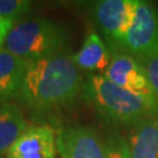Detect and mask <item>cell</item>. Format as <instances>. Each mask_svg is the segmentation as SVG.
I'll use <instances>...</instances> for the list:
<instances>
[{
    "mask_svg": "<svg viewBox=\"0 0 158 158\" xmlns=\"http://www.w3.org/2000/svg\"><path fill=\"white\" fill-rule=\"evenodd\" d=\"M85 82L68 52L26 62L18 101L35 117L64 110L83 95Z\"/></svg>",
    "mask_w": 158,
    "mask_h": 158,
    "instance_id": "cell-1",
    "label": "cell"
},
{
    "mask_svg": "<svg viewBox=\"0 0 158 158\" xmlns=\"http://www.w3.org/2000/svg\"><path fill=\"white\" fill-rule=\"evenodd\" d=\"M100 114L113 124L134 127L148 117L158 116L155 96L137 95L114 85L103 74L90 75L85 82L83 95Z\"/></svg>",
    "mask_w": 158,
    "mask_h": 158,
    "instance_id": "cell-2",
    "label": "cell"
},
{
    "mask_svg": "<svg viewBox=\"0 0 158 158\" xmlns=\"http://www.w3.org/2000/svg\"><path fill=\"white\" fill-rule=\"evenodd\" d=\"M68 47L69 34L66 27L46 18L15 23L4 44L6 51L25 62L68 52Z\"/></svg>",
    "mask_w": 158,
    "mask_h": 158,
    "instance_id": "cell-3",
    "label": "cell"
},
{
    "mask_svg": "<svg viewBox=\"0 0 158 158\" xmlns=\"http://www.w3.org/2000/svg\"><path fill=\"white\" fill-rule=\"evenodd\" d=\"M113 52H122L139 63L158 54V13L148 1L138 0L134 23Z\"/></svg>",
    "mask_w": 158,
    "mask_h": 158,
    "instance_id": "cell-4",
    "label": "cell"
},
{
    "mask_svg": "<svg viewBox=\"0 0 158 158\" xmlns=\"http://www.w3.org/2000/svg\"><path fill=\"white\" fill-rule=\"evenodd\" d=\"M138 0H102L94 5L93 17L109 42L111 51L128 33L134 23Z\"/></svg>",
    "mask_w": 158,
    "mask_h": 158,
    "instance_id": "cell-5",
    "label": "cell"
},
{
    "mask_svg": "<svg viewBox=\"0 0 158 158\" xmlns=\"http://www.w3.org/2000/svg\"><path fill=\"white\" fill-rule=\"evenodd\" d=\"M56 150L61 158H108L106 143L98 132L83 125L62 127L57 130Z\"/></svg>",
    "mask_w": 158,
    "mask_h": 158,
    "instance_id": "cell-6",
    "label": "cell"
},
{
    "mask_svg": "<svg viewBox=\"0 0 158 158\" xmlns=\"http://www.w3.org/2000/svg\"><path fill=\"white\" fill-rule=\"evenodd\" d=\"M103 75L114 85L134 94L155 96L143 64L125 53L113 52L110 63Z\"/></svg>",
    "mask_w": 158,
    "mask_h": 158,
    "instance_id": "cell-7",
    "label": "cell"
},
{
    "mask_svg": "<svg viewBox=\"0 0 158 158\" xmlns=\"http://www.w3.org/2000/svg\"><path fill=\"white\" fill-rule=\"evenodd\" d=\"M56 136L51 125L28 127L6 153L7 158H56Z\"/></svg>",
    "mask_w": 158,
    "mask_h": 158,
    "instance_id": "cell-8",
    "label": "cell"
},
{
    "mask_svg": "<svg viewBox=\"0 0 158 158\" xmlns=\"http://www.w3.org/2000/svg\"><path fill=\"white\" fill-rule=\"evenodd\" d=\"M74 63L80 70L88 73H103L110 63L111 54L97 33L87 35L83 45L75 54H72Z\"/></svg>",
    "mask_w": 158,
    "mask_h": 158,
    "instance_id": "cell-9",
    "label": "cell"
},
{
    "mask_svg": "<svg viewBox=\"0 0 158 158\" xmlns=\"http://www.w3.org/2000/svg\"><path fill=\"white\" fill-rule=\"evenodd\" d=\"M26 62L11 52L0 51V106L17 98L21 88Z\"/></svg>",
    "mask_w": 158,
    "mask_h": 158,
    "instance_id": "cell-10",
    "label": "cell"
},
{
    "mask_svg": "<svg viewBox=\"0 0 158 158\" xmlns=\"http://www.w3.org/2000/svg\"><path fill=\"white\" fill-rule=\"evenodd\" d=\"M127 142L131 158H158V116L131 127Z\"/></svg>",
    "mask_w": 158,
    "mask_h": 158,
    "instance_id": "cell-11",
    "label": "cell"
},
{
    "mask_svg": "<svg viewBox=\"0 0 158 158\" xmlns=\"http://www.w3.org/2000/svg\"><path fill=\"white\" fill-rule=\"evenodd\" d=\"M27 128L23 110L15 103L0 106V157L8 152Z\"/></svg>",
    "mask_w": 158,
    "mask_h": 158,
    "instance_id": "cell-12",
    "label": "cell"
},
{
    "mask_svg": "<svg viewBox=\"0 0 158 158\" xmlns=\"http://www.w3.org/2000/svg\"><path fill=\"white\" fill-rule=\"evenodd\" d=\"M32 7L33 4L26 0H0V17L15 23L17 19L27 15Z\"/></svg>",
    "mask_w": 158,
    "mask_h": 158,
    "instance_id": "cell-13",
    "label": "cell"
},
{
    "mask_svg": "<svg viewBox=\"0 0 158 158\" xmlns=\"http://www.w3.org/2000/svg\"><path fill=\"white\" fill-rule=\"evenodd\" d=\"M106 148L108 158H131L128 142L117 134L108 136Z\"/></svg>",
    "mask_w": 158,
    "mask_h": 158,
    "instance_id": "cell-14",
    "label": "cell"
},
{
    "mask_svg": "<svg viewBox=\"0 0 158 158\" xmlns=\"http://www.w3.org/2000/svg\"><path fill=\"white\" fill-rule=\"evenodd\" d=\"M142 64L144 67L150 87H151L156 98L158 100V54L152 56L151 59L147 60Z\"/></svg>",
    "mask_w": 158,
    "mask_h": 158,
    "instance_id": "cell-15",
    "label": "cell"
},
{
    "mask_svg": "<svg viewBox=\"0 0 158 158\" xmlns=\"http://www.w3.org/2000/svg\"><path fill=\"white\" fill-rule=\"evenodd\" d=\"M13 25H14L13 21L0 17V51L2 49V46L5 44L7 34L10 33V31H11V28L13 27Z\"/></svg>",
    "mask_w": 158,
    "mask_h": 158,
    "instance_id": "cell-16",
    "label": "cell"
}]
</instances>
